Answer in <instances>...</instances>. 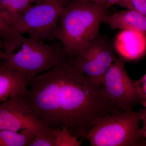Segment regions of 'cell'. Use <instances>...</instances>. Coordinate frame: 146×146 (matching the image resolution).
Returning a JSON list of instances; mask_svg holds the SVG:
<instances>
[{"instance_id": "obj_9", "label": "cell", "mask_w": 146, "mask_h": 146, "mask_svg": "<svg viewBox=\"0 0 146 146\" xmlns=\"http://www.w3.org/2000/svg\"><path fill=\"white\" fill-rule=\"evenodd\" d=\"M115 49L124 60H137L146 51V35L133 30H122L115 38Z\"/></svg>"}, {"instance_id": "obj_2", "label": "cell", "mask_w": 146, "mask_h": 146, "mask_svg": "<svg viewBox=\"0 0 146 146\" xmlns=\"http://www.w3.org/2000/svg\"><path fill=\"white\" fill-rule=\"evenodd\" d=\"M4 65L33 76L50 70L69 59L60 43L34 39L10 27L1 34Z\"/></svg>"}, {"instance_id": "obj_12", "label": "cell", "mask_w": 146, "mask_h": 146, "mask_svg": "<svg viewBox=\"0 0 146 146\" xmlns=\"http://www.w3.org/2000/svg\"><path fill=\"white\" fill-rule=\"evenodd\" d=\"M31 4L30 0H0V16L10 27L13 21Z\"/></svg>"}, {"instance_id": "obj_5", "label": "cell", "mask_w": 146, "mask_h": 146, "mask_svg": "<svg viewBox=\"0 0 146 146\" xmlns=\"http://www.w3.org/2000/svg\"><path fill=\"white\" fill-rule=\"evenodd\" d=\"M64 6L60 0H44L32 4L10 27L34 39L47 42L57 40Z\"/></svg>"}, {"instance_id": "obj_10", "label": "cell", "mask_w": 146, "mask_h": 146, "mask_svg": "<svg viewBox=\"0 0 146 146\" xmlns=\"http://www.w3.org/2000/svg\"><path fill=\"white\" fill-rule=\"evenodd\" d=\"M33 77L4 64L0 66V102L23 91Z\"/></svg>"}, {"instance_id": "obj_18", "label": "cell", "mask_w": 146, "mask_h": 146, "mask_svg": "<svg viewBox=\"0 0 146 146\" xmlns=\"http://www.w3.org/2000/svg\"><path fill=\"white\" fill-rule=\"evenodd\" d=\"M138 112L140 121L142 123V127L140 129L141 136L145 141L144 146H146V107L142 108Z\"/></svg>"}, {"instance_id": "obj_4", "label": "cell", "mask_w": 146, "mask_h": 146, "mask_svg": "<svg viewBox=\"0 0 146 146\" xmlns=\"http://www.w3.org/2000/svg\"><path fill=\"white\" fill-rule=\"evenodd\" d=\"M140 122L139 112L120 110L98 120L83 140H88L92 146H144Z\"/></svg>"}, {"instance_id": "obj_23", "label": "cell", "mask_w": 146, "mask_h": 146, "mask_svg": "<svg viewBox=\"0 0 146 146\" xmlns=\"http://www.w3.org/2000/svg\"><path fill=\"white\" fill-rule=\"evenodd\" d=\"M32 4L35 3H39V2L44 1V0H30Z\"/></svg>"}, {"instance_id": "obj_19", "label": "cell", "mask_w": 146, "mask_h": 146, "mask_svg": "<svg viewBox=\"0 0 146 146\" xmlns=\"http://www.w3.org/2000/svg\"><path fill=\"white\" fill-rule=\"evenodd\" d=\"M134 10L146 16V0H131Z\"/></svg>"}, {"instance_id": "obj_16", "label": "cell", "mask_w": 146, "mask_h": 146, "mask_svg": "<svg viewBox=\"0 0 146 146\" xmlns=\"http://www.w3.org/2000/svg\"><path fill=\"white\" fill-rule=\"evenodd\" d=\"M137 93L140 98V104L143 107H146V72L138 80H135Z\"/></svg>"}, {"instance_id": "obj_20", "label": "cell", "mask_w": 146, "mask_h": 146, "mask_svg": "<svg viewBox=\"0 0 146 146\" xmlns=\"http://www.w3.org/2000/svg\"><path fill=\"white\" fill-rule=\"evenodd\" d=\"M8 25L0 16V34L8 28Z\"/></svg>"}, {"instance_id": "obj_3", "label": "cell", "mask_w": 146, "mask_h": 146, "mask_svg": "<svg viewBox=\"0 0 146 146\" xmlns=\"http://www.w3.org/2000/svg\"><path fill=\"white\" fill-rule=\"evenodd\" d=\"M104 8L85 0H72L63 8L57 40L70 60L98 36Z\"/></svg>"}, {"instance_id": "obj_14", "label": "cell", "mask_w": 146, "mask_h": 146, "mask_svg": "<svg viewBox=\"0 0 146 146\" xmlns=\"http://www.w3.org/2000/svg\"><path fill=\"white\" fill-rule=\"evenodd\" d=\"M82 141L72 135L68 128L62 126L56 136V146H80Z\"/></svg>"}, {"instance_id": "obj_15", "label": "cell", "mask_w": 146, "mask_h": 146, "mask_svg": "<svg viewBox=\"0 0 146 146\" xmlns=\"http://www.w3.org/2000/svg\"><path fill=\"white\" fill-rule=\"evenodd\" d=\"M56 136L46 133L36 134L28 146H56Z\"/></svg>"}, {"instance_id": "obj_21", "label": "cell", "mask_w": 146, "mask_h": 146, "mask_svg": "<svg viewBox=\"0 0 146 146\" xmlns=\"http://www.w3.org/2000/svg\"><path fill=\"white\" fill-rule=\"evenodd\" d=\"M85 1H88L90 2L96 4L100 6L105 9V8L106 2L105 0H85Z\"/></svg>"}, {"instance_id": "obj_6", "label": "cell", "mask_w": 146, "mask_h": 146, "mask_svg": "<svg viewBox=\"0 0 146 146\" xmlns=\"http://www.w3.org/2000/svg\"><path fill=\"white\" fill-rule=\"evenodd\" d=\"M23 91L0 104V130L18 132L25 129L35 136L46 133L56 136L60 129L48 127L37 118L25 100Z\"/></svg>"}, {"instance_id": "obj_22", "label": "cell", "mask_w": 146, "mask_h": 146, "mask_svg": "<svg viewBox=\"0 0 146 146\" xmlns=\"http://www.w3.org/2000/svg\"><path fill=\"white\" fill-rule=\"evenodd\" d=\"M7 58V55L3 51L1 40V36H0V59L5 60Z\"/></svg>"}, {"instance_id": "obj_7", "label": "cell", "mask_w": 146, "mask_h": 146, "mask_svg": "<svg viewBox=\"0 0 146 146\" xmlns=\"http://www.w3.org/2000/svg\"><path fill=\"white\" fill-rule=\"evenodd\" d=\"M135 80L126 71L122 58L116 59L104 77L102 85L108 99L123 111H131L140 103Z\"/></svg>"}, {"instance_id": "obj_1", "label": "cell", "mask_w": 146, "mask_h": 146, "mask_svg": "<svg viewBox=\"0 0 146 146\" xmlns=\"http://www.w3.org/2000/svg\"><path fill=\"white\" fill-rule=\"evenodd\" d=\"M23 95L45 125L66 127L82 141L98 120L120 110L108 98L102 85L78 70L69 59L32 78Z\"/></svg>"}, {"instance_id": "obj_17", "label": "cell", "mask_w": 146, "mask_h": 146, "mask_svg": "<svg viewBox=\"0 0 146 146\" xmlns=\"http://www.w3.org/2000/svg\"><path fill=\"white\" fill-rule=\"evenodd\" d=\"M105 1L106 2L105 9L114 5H117L127 9L134 10L131 0H105Z\"/></svg>"}, {"instance_id": "obj_13", "label": "cell", "mask_w": 146, "mask_h": 146, "mask_svg": "<svg viewBox=\"0 0 146 146\" xmlns=\"http://www.w3.org/2000/svg\"><path fill=\"white\" fill-rule=\"evenodd\" d=\"M35 135L24 129L21 132L0 130V146H28Z\"/></svg>"}, {"instance_id": "obj_8", "label": "cell", "mask_w": 146, "mask_h": 146, "mask_svg": "<svg viewBox=\"0 0 146 146\" xmlns=\"http://www.w3.org/2000/svg\"><path fill=\"white\" fill-rule=\"evenodd\" d=\"M116 59L110 44L98 36L71 61L78 70L102 85L105 74Z\"/></svg>"}, {"instance_id": "obj_11", "label": "cell", "mask_w": 146, "mask_h": 146, "mask_svg": "<svg viewBox=\"0 0 146 146\" xmlns=\"http://www.w3.org/2000/svg\"><path fill=\"white\" fill-rule=\"evenodd\" d=\"M102 22L112 30L130 29L146 35V16L136 11L127 9L117 11L111 15L104 14Z\"/></svg>"}]
</instances>
